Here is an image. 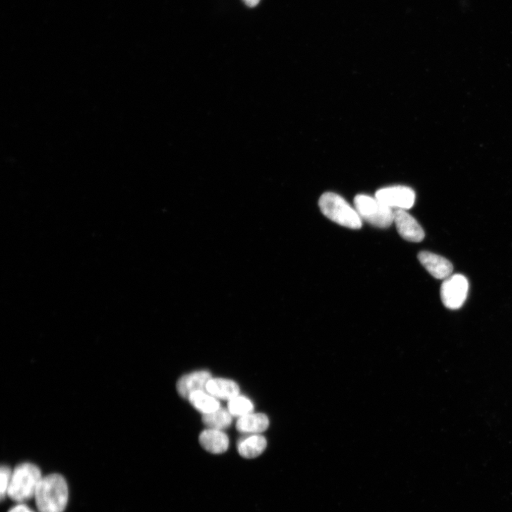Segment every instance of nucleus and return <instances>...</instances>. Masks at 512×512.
Returning a JSON list of instances; mask_svg holds the SVG:
<instances>
[{
	"mask_svg": "<svg viewBox=\"0 0 512 512\" xmlns=\"http://www.w3.org/2000/svg\"><path fill=\"white\" fill-rule=\"evenodd\" d=\"M355 206L361 218L374 226L388 228L394 221V211L376 197L359 195Z\"/></svg>",
	"mask_w": 512,
	"mask_h": 512,
	"instance_id": "4",
	"label": "nucleus"
},
{
	"mask_svg": "<svg viewBox=\"0 0 512 512\" xmlns=\"http://www.w3.org/2000/svg\"><path fill=\"white\" fill-rule=\"evenodd\" d=\"M322 213L331 221L352 230H360L362 219L357 210L337 194L327 192L319 201Z\"/></svg>",
	"mask_w": 512,
	"mask_h": 512,
	"instance_id": "2",
	"label": "nucleus"
},
{
	"mask_svg": "<svg viewBox=\"0 0 512 512\" xmlns=\"http://www.w3.org/2000/svg\"><path fill=\"white\" fill-rule=\"evenodd\" d=\"M254 407L249 398L238 395L228 403V410L230 414L237 417H243L254 412Z\"/></svg>",
	"mask_w": 512,
	"mask_h": 512,
	"instance_id": "16",
	"label": "nucleus"
},
{
	"mask_svg": "<svg viewBox=\"0 0 512 512\" xmlns=\"http://www.w3.org/2000/svg\"><path fill=\"white\" fill-rule=\"evenodd\" d=\"M202 421L210 429L221 431L231 426L232 415L229 410L220 407L214 412L204 414Z\"/></svg>",
	"mask_w": 512,
	"mask_h": 512,
	"instance_id": "15",
	"label": "nucleus"
},
{
	"mask_svg": "<svg viewBox=\"0 0 512 512\" xmlns=\"http://www.w3.org/2000/svg\"><path fill=\"white\" fill-rule=\"evenodd\" d=\"M206 391L216 398L231 400L239 395V385L229 379H211L207 383Z\"/></svg>",
	"mask_w": 512,
	"mask_h": 512,
	"instance_id": "11",
	"label": "nucleus"
},
{
	"mask_svg": "<svg viewBox=\"0 0 512 512\" xmlns=\"http://www.w3.org/2000/svg\"><path fill=\"white\" fill-rule=\"evenodd\" d=\"M189 401L196 409L204 414L214 412L220 408V404L216 398L204 391L192 394L189 398Z\"/></svg>",
	"mask_w": 512,
	"mask_h": 512,
	"instance_id": "14",
	"label": "nucleus"
},
{
	"mask_svg": "<svg viewBox=\"0 0 512 512\" xmlns=\"http://www.w3.org/2000/svg\"><path fill=\"white\" fill-rule=\"evenodd\" d=\"M199 442L206 451L213 454L225 452L230 445L229 437L221 431L206 429L199 435Z\"/></svg>",
	"mask_w": 512,
	"mask_h": 512,
	"instance_id": "10",
	"label": "nucleus"
},
{
	"mask_svg": "<svg viewBox=\"0 0 512 512\" xmlns=\"http://www.w3.org/2000/svg\"><path fill=\"white\" fill-rule=\"evenodd\" d=\"M375 197L380 202L395 210L412 209L416 201L415 192L410 188L394 186L381 189Z\"/></svg>",
	"mask_w": 512,
	"mask_h": 512,
	"instance_id": "6",
	"label": "nucleus"
},
{
	"mask_svg": "<svg viewBox=\"0 0 512 512\" xmlns=\"http://www.w3.org/2000/svg\"><path fill=\"white\" fill-rule=\"evenodd\" d=\"M13 471L8 466H3L0 470V495L4 500L8 496V492L11 482Z\"/></svg>",
	"mask_w": 512,
	"mask_h": 512,
	"instance_id": "17",
	"label": "nucleus"
},
{
	"mask_svg": "<svg viewBox=\"0 0 512 512\" xmlns=\"http://www.w3.org/2000/svg\"><path fill=\"white\" fill-rule=\"evenodd\" d=\"M211 379V374L206 371L195 372L181 377L177 389L181 397L189 400L196 392L206 390L208 382Z\"/></svg>",
	"mask_w": 512,
	"mask_h": 512,
	"instance_id": "8",
	"label": "nucleus"
},
{
	"mask_svg": "<svg viewBox=\"0 0 512 512\" xmlns=\"http://www.w3.org/2000/svg\"><path fill=\"white\" fill-rule=\"evenodd\" d=\"M8 512H34L31 508L23 503H19L13 507Z\"/></svg>",
	"mask_w": 512,
	"mask_h": 512,
	"instance_id": "18",
	"label": "nucleus"
},
{
	"mask_svg": "<svg viewBox=\"0 0 512 512\" xmlns=\"http://www.w3.org/2000/svg\"><path fill=\"white\" fill-rule=\"evenodd\" d=\"M269 426V419L263 414H250L241 417L237 424L239 432L259 433L264 432Z\"/></svg>",
	"mask_w": 512,
	"mask_h": 512,
	"instance_id": "13",
	"label": "nucleus"
},
{
	"mask_svg": "<svg viewBox=\"0 0 512 512\" xmlns=\"http://www.w3.org/2000/svg\"><path fill=\"white\" fill-rule=\"evenodd\" d=\"M418 258L423 266L437 279H446L453 270L452 263L446 258L435 254L422 251Z\"/></svg>",
	"mask_w": 512,
	"mask_h": 512,
	"instance_id": "9",
	"label": "nucleus"
},
{
	"mask_svg": "<svg viewBox=\"0 0 512 512\" xmlns=\"http://www.w3.org/2000/svg\"><path fill=\"white\" fill-rule=\"evenodd\" d=\"M260 1L261 0H243L244 4L249 8L256 7L259 4Z\"/></svg>",
	"mask_w": 512,
	"mask_h": 512,
	"instance_id": "19",
	"label": "nucleus"
},
{
	"mask_svg": "<svg viewBox=\"0 0 512 512\" xmlns=\"http://www.w3.org/2000/svg\"><path fill=\"white\" fill-rule=\"evenodd\" d=\"M266 447L267 441L265 437L256 434L241 439L237 445L239 454L247 459L259 457Z\"/></svg>",
	"mask_w": 512,
	"mask_h": 512,
	"instance_id": "12",
	"label": "nucleus"
},
{
	"mask_svg": "<svg viewBox=\"0 0 512 512\" xmlns=\"http://www.w3.org/2000/svg\"><path fill=\"white\" fill-rule=\"evenodd\" d=\"M469 282L463 275H450L445 279L440 289L443 305L448 309L457 310L465 303L468 294Z\"/></svg>",
	"mask_w": 512,
	"mask_h": 512,
	"instance_id": "5",
	"label": "nucleus"
},
{
	"mask_svg": "<svg viewBox=\"0 0 512 512\" xmlns=\"http://www.w3.org/2000/svg\"><path fill=\"white\" fill-rule=\"evenodd\" d=\"M393 222L398 234L404 239L414 243H419L424 239L423 228L406 210H395Z\"/></svg>",
	"mask_w": 512,
	"mask_h": 512,
	"instance_id": "7",
	"label": "nucleus"
},
{
	"mask_svg": "<svg viewBox=\"0 0 512 512\" xmlns=\"http://www.w3.org/2000/svg\"><path fill=\"white\" fill-rule=\"evenodd\" d=\"M42 478L40 469L34 464L25 463L18 466L13 471L8 496L18 503L34 498Z\"/></svg>",
	"mask_w": 512,
	"mask_h": 512,
	"instance_id": "3",
	"label": "nucleus"
},
{
	"mask_svg": "<svg viewBox=\"0 0 512 512\" xmlns=\"http://www.w3.org/2000/svg\"><path fill=\"white\" fill-rule=\"evenodd\" d=\"M34 499L39 512H65L69 499L65 478L59 474L43 477Z\"/></svg>",
	"mask_w": 512,
	"mask_h": 512,
	"instance_id": "1",
	"label": "nucleus"
}]
</instances>
